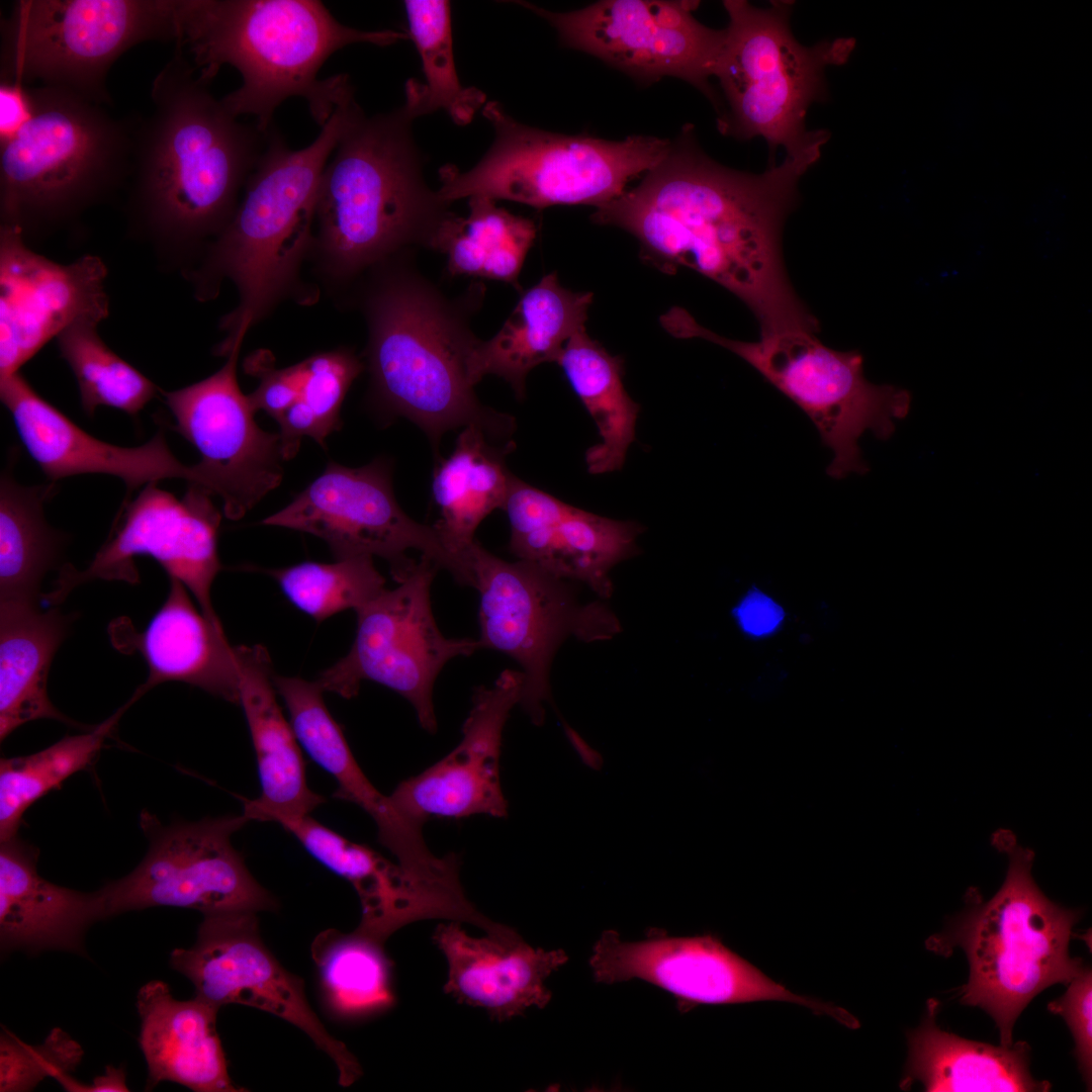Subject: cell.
Wrapping results in <instances>:
<instances>
[{
    "mask_svg": "<svg viewBox=\"0 0 1092 1092\" xmlns=\"http://www.w3.org/2000/svg\"><path fill=\"white\" fill-rule=\"evenodd\" d=\"M565 735L581 762L588 768L599 770L603 766L602 754L568 724H564Z\"/></svg>",
    "mask_w": 1092,
    "mask_h": 1092,
    "instance_id": "816d5d0a",
    "label": "cell"
},
{
    "mask_svg": "<svg viewBox=\"0 0 1092 1092\" xmlns=\"http://www.w3.org/2000/svg\"><path fill=\"white\" fill-rule=\"evenodd\" d=\"M828 139L754 174L708 157L686 125L641 182L598 207L592 219L631 234L643 260L660 271L688 267L733 293L756 317L760 336L817 333V318L788 277L782 234L799 182Z\"/></svg>",
    "mask_w": 1092,
    "mask_h": 1092,
    "instance_id": "6da1fadb",
    "label": "cell"
},
{
    "mask_svg": "<svg viewBox=\"0 0 1092 1092\" xmlns=\"http://www.w3.org/2000/svg\"><path fill=\"white\" fill-rule=\"evenodd\" d=\"M0 81L112 104L111 66L132 47L178 38L177 0H18L0 26Z\"/></svg>",
    "mask_w": 1092,
    "mask_h": 1092,
    "instance_id": "7c38bea8",
    "label": "cell"
},
{
    "mask_svg": "<svg viewBox=\"0 0 1092 1092\" xmlns=\"http://www.w3.org/2000/svg\"><path fill=\"white\" fill-rule=\"evenodd\" d=\"M512 446H493L480 427L469 425L458 436L452 454L434 471L432 494L440 511L434 528L447 549L469 569L468 553L476 541V529L491 512L504 509L514 476L505 461Z\"/></svg>",
    "mask_w": 1092,
    "mask_h": 1092,
    "instance_id": "d590c367",
    "label": "cell"
},
{
    "mask_svg": "<svg viewBox=\"0 0 1092 1092\" xmlns=\"http://www.w3.org/2000/svg\"><path fill=\"white\" fill-rule=\"evenodd\" d=\"M274 685L299 744L335 780L333 797L358 805L374 820L379 842L412 878L442 891L459 889L458 855H435L424 839L423 825L403 816L390 797L372 785L328 710L318 682L274 675Z\"/></svg>",
    "mask_w": 1092,
    "mask_h": 1092,
    "instance_id": "603a6c76",
    "label": "cell"
},
{
    "mask_svg": "<svg viewBox=\"0 0 1092 1092\" xmlns=\"http://www.w3.org/2000/svg\"><path fill=\"white\" fill-rule=\"evenodd\" d=\"M298 399L276 421L284 460L298 452L303 437L324 446L340 428V410L363 364L346 349L314 354L298 363Z\"/></svg>",
    "mask_w": 1092,
    "mask_h": 1092,
    "instance_id": "ee69618b",
    "label": "cell"
},
{
    "mask_svg": "<svg viewBox=\"0 0 1092 1092\" xmlns=\"http://www.w3.org/2000/svg\"><path fill=\"white\" fill-rule=\"evenodd\" d=\"M30 114L29 87L0 81V144L11 139Z\"/></svg>",
    "mask_w": 1092,
    "mask_h": 1092,
    "instance_id": "f907efd6",
    "label": "cell"
},
{
    "mask_svg": "<svg viewBox=\"0 0 1092 1092\" xmlns=\"http://www.w3.org/2000/svg\"><path fill=\"white\" fill-rule=\"evenodd\" d=\"M996 838L1008 855L1002 886L988 901L974 899L942 932L928 938L926 947L946 957L954 947L963 949L969 978L960 988V1002L986 1011L999 1030L1000 1044L1010 1046L1014 1024L1029 1002L1052 985H1068L1085 966L1069 950L1081 912L1040 891L1031 875L1030 849L1007 832Z\"/></svg>",
    "mask_w": 1092,
    "mask_h": 1092,
    "instance_id": "ba28073f",
    "label": "cell"
},
{
    "mask_svg": "<svg viewBox=\"0 0 1092 1092\" xmlns=\"http://www.w3.org/2000/svg\"><path fill=\"white\" fill-rule=\"evenodd\" d=\"M98 326L77 323L56 338L76 378L82 407L88 416L100 405L136 416L160 388L103 342Z\"/></svg>",
    "mask_w": 1092,
    "mask_h": 1092,
    "instance_id": "7bdbcfd3",
    "label": "cell"
},
{
    "mask_svg": "<svg viewBox=\"0 0 1092 1092\" xmlns=\"http://www.w3.org/2000/svg\"><path fill=\"white\" fill-rule=\"evenodd\" d=\"M415 119L404 104L373 116L359 106L330 157L317 188L312 250L331 282L349 281L407 246L430 248L450 213L424 180Z\"/></svg>",
    "mask_w": 1092,
    "mask_h": 1092,
    "instance_id": "5b68a950",
    "label": "cell"
},
{
    "mask_svg": "<svg viewBox=\"0 0 1092 1092\" xmlns=\"http://www.w3.org/2000/svg\"><path fill=\"white\" fill-rule=\"evenodd\" d=\"M1066 993L1048 1005L1050 1012L1063 1017L1075 1041L1074 1055L1087 1090L1092 1080V973L1083 970L1067 985Z\"/></svg>",
    "mask_w": 1092,
    "mask_h": 1092,
    "instance_id": "7dc6e473",
    "label": "cell"
},
{
    "mask_svg": "<svg viewBox=\"0 0 1092 1092\" xmlns=\"http://www.w3.org/2000/svg\"><path fill=\"white\" fill-rule=\"evenodd\" d=\"M262 361L254 359L251 369L259 376L260 383L248 397L256 413L263 411L277 420L298 399V365L276 369L273 365L267 367Z\"/></svg>",
    "mask_w": 1092,
    "mask_h": 1092,
    "instance_id": "c3c4849f",
    "label": "cell"
},
{
    "mask_svg": "<svg viewBox=\"0 0 1092 1092\" xmlns=\"http://www.w3.org/2000/svg\"><path fill=\"white\" fill-rule=\"evenodd\" d=\"M0 398L31 458L52 481L86 473L119 477L127 493L152 482L182 478L200 485L195 465L170 450L162 431L138 447L103 442L75 425L16 372L0 378Z\"/></svg>",
    "mask_w": 1092,
    "mask_h": 1092,
    "instance_id": "484cf974",
    "label": "cell"
},
{
    "mask_svg": "<svg viewBox=\"0 0 1092 1092\" xmlns=\"http://www.w3.org/2000/svg\"><path fill=\"white\" fill-rule=\"evenodd\" d=\"M461 311L420 276L394 271L368 293L367 357L379 397L433 440L469 425L508 438L515 421L481 404L468 379L477 338Z\"/></svg>",
    "mask_w": 1092,
    "mask_h": 1092,
    "instance_id": "52a82bcc",
    "label": "cell"
},
{
    "mask_svg": "<svg viewBox=\"0 0 1092 1092\" xmlns=\"http://www.w3.org/2000/svg\"><path fill=\"white\" fill-rule=\"evenodd\" d=\"M249 820L225 815L163 825L144 813L149 850L125 877L98 890L104 919L153 907H179L203 915L274 911L277 900L248 870L233 835Z\"/></svg>",
    "mask_w": 1092,
    "mask_h": 1092,
    "instance_id": "9a60e30c",
    "label": "cell"
},
{
    "mask_svg": "<svg viewBox=\"0 0 1092 1092\" xmlns=\"http://www.w3.org/2000/svg\"><path fill=\"white\" fill-rule=\"evenodd\" d=\"M31 114L0 144V225L36 242L125 188L136 119L66 89L29 87Z\"/></svg>",
    "mask_w": 1092,
    "mask_h": 1092,
    "instance_id": "8992f818",
    "label": "cell"
},
{
    "mask_svg": "<svg viewBox=\"0 0 1092 1092\" xmlns=\"http://www.w3.org/2000/svg\"><path fill=\"white\" fill-rule=\"evenodd\" d=\"M411 38L420 58L426 83L410 80L404 105L417 118L445 110L459 125L468 124L483 108L485 95L460 83L454 62L451 9L448 1L406 0L403 2Z\"/></svg>",
    "mask_w": 1092,
    "mask_h": 1092,
    "instance_id": "60d3db41",
    "label": "cell"
},
{
    "mask_svg": "<svg viewBox=\"0 0 1092 1092\" xmlns=\"http://www.w3.org/2000/svg\"><path fill=\"white\" fill-rule=\"evenodd\" d=\"M140 1046L148 1067L146 1090L174 1082L195 1092H242L229 1075L216 1029L218 1009L194 997L178 1000L160 980L136 995Z\"/></svg>",
    "mask_w": 1092,
    "mask_h": 1092,
    "instance_id": "4dcf8cb0",
    "label": "cell"
},
{
    "mask_svg": "<svg viewBox=\"0 0 1092 1092\" xmlns=\"http://www.w3.org/2000/svg\"><path fill=\"white\" fill-rule=\"evenodd\" d=\"M732 613L741 629L755 637L774 632L785 617L783 608L754 586Z\"/></svg>",
    "mask_w": 1092,
    "mask_h": 1092,
    "instance_id": "681fc988",
    "label": "cell"
},
{
    "mask_svg": "<svg viewBox=\"0 0 1092 1092\" xmlns=\"http://www.w3.org/2000/svg\"><path fill=\"white\" fill-rule=\"evenodd\" d=\"M474 585L480 595L482 648L514 658L524 684L520 705L536 725L551 700L550 668L560 645L572 636L583 642L612 639L622 628L615 613L595 601L580 603L575 589L538 566L509 562L477 541L469 550Z\"/></svg>",
    "mask_w": 1092,
    "mask_h": 1092,
    "instance_id": "4fadbf2b",
    "label": "cell"
},
{
    "mask_svg": "<svg viewBox=\"0 0 1092 1092\" xmlns=\"http://www.w3.org/2000/svg\"><path fill=\"white\" fill-rule=\"evenodd\" d=\"M266 571L297 609L317 622L344 610L357 612L385 584L369 556L336 559L332 563L305 561Z\"/></svg>",
    "mask_w": 1092,
    "mask_h": 1092,
    "instance_id": "f6af8a7d",
    "label": "cell"
},
{
    "mask_svg": "<svg viewBox=\"0 0 1092 1092\" xmlns=\"http://www.w3.org/2000/svg\"><path fill=\"white\" fill-rule=\"evenodd\" d=\"M211 495L191 483L181 499L156 482L145 485L132 500L124 503L108 539L87 568L65 566L48 600L60 603L74 587L92 579L135 582L133 559L147 555L192 594L212 624L221 626L210 597L221 569L217 554L221 516Z\"/></svg>",
    "mask_w": 1092,
    "mask_h": 1092,
    "instance_id": "d6986e66",
    "label": "cell"
},
{
    "mask_svg": "<svg viewBox=\"0 0 1092 1092\" xmlns=\"http://www.w3.org/2000/svg\"><path fill=\"white\" fill-rule=\"evenodd\" d=\"M511 526L510 551L547 573L586 583L609 598L611 569L637 552L643 528L572 507L513 476L503 509Z\"/></svg>",
    "mask_w": 1092,
    "mask_h": 1092,
    "instance_id": "d4e9b609",
    "label": "cell"
},
{
    "mask_svg": "<svg viewBox=\"0 0 1092 1092\" xmlns=\"http://www.w3.org/2000/svg\"><path fill=\"white\" fill-rule=\"evenodd\" d=\"M482 114L494 130L483 158L465 172L453 165L440 170L437 193L449 204L485 196L539 209L560 204L598 208L655 167L670 146L650 135L607 141L545 131L520 123L495 101L486 102Z\"/></svg>",
    "mask_w": 1092,
    "mask_h": 1092,
    "instance_id": "8fae6325",
    "label": "cell"
},
{
    "mask_svg": "<svg viewBox=\"0 0 1092 1092\" xmlns=\"http://www.w3.org/2000/svg\"><path fill=\"white\" fill-rule=\"evenodd\" d=\"M523 684L522 671L506 669L492 686L475 690L459 744L389 795L403 816L424 825L432 817L508 815L499 776L503 731L520 703Z\"/></svg>",
    "mask_w": 1092,
    "mask_h": 1092,
    "instance_id": "cb8c5ba5",
    "label": "cell"
},
{
    "mask_svg": "<svg viewBox=\"0 0 1092 1092\" xmlns=\"http://www.w3.org/2000/svg\"><path fill=\"white\" fill-rule=\"evenodd\" d=\"M177 24L175 44L201 79L211 83L223 65L240 73L242 85L220 100L234 116L255 117L263 132L291 97L304 99L323 127L354 94L347 75L318 78L326 61L353 43L387 47L408 36L344 25L316 0H177Z\"/></svg>",
    "mask_w": 1092,
    "mask_h": 1092,
    "instance_id": "3957f363",
    "label": "cell"
},
{
    "mask_svg": "<svg viewBox=\"0 0 1092 1092\" xmlns=\"http://www.w3.org/2000/svg\"><path fill=\"white\" fill-rule=\"evenodd\" d=\"M793 5L723 1L729 22L714 76L728 109L719 115L718 128L741 141L763 138L769 165L779 147L790 155L828 134L807 130L806 114L812 103L827 98L826 68L847 62L855 48L853 37L801 44L790 26Z\"/></svg>",
    "mask_w": 1092,
    "mask_h": 1092,
    "instance_id": "9c48e42d",
    "label": "cell"
},
{
    "mask_svg": "<svg viewBox=\"0 0 1092 1092\" xmlns=\"http://www.w3.org/2000/svg\"><path fill=\"white\" fill-rule=\"evenodd\" d=\"M359 104L352 95L338 105L316 139L294 150L272 127L231 221L191 269L184 272L194 296H217L222 282L239 302L220 321L230 345L294 295L304 257L312 250L314 207L323 171Z\"/></svg>",
    "mask_w": 1092,
    "mask_h": 1092,
    "instance_id": "277c9868",
    "label": "cell"
},
{
    "mask_svg": "<svg viewBox=\"0 0 1092 1092\" xmlns=\"http://www.w3.org/2000/svg\"><path fill=\"white\" fill-rule=\"evenodd\" d=\"M81 1045L61 1028L53 1029L40 1045H28L8 1030L1 1032L0 1091H31L47 1077L55 1080L74 1072L83 1058Z\"/></svg>",
    "mask_w": 1092,
    "mask_h": 1092,
    "instance_id": "bcb514c9",
    "label": "cell"
},
{
    "mask_svg": "<svg viewBox=\"0 0 1092 1092\" xmlns=\"http://www.w3.org/2000/svg\"><path fill=\"white\" fill-rule=\"evenodd\" d=\"M168 596L148 626L134 638L149 668L140 697L165 681L197 687L212 696L239 704L240 667L222 626L199 613L188 589L170 578Z\"/></svg>",
    "mask_w": 1092,
    "mask_h": 1092,
    "instance_id": "d6a6232c",
    "label": "cell"
},
{
    "mask_svg": "<svg viewBox=\"0 0 1092 1092\" xmlns=\"http://www.w3.org/2000/svg\"><path fill=\"white\" fill-rule=\"evenodd\" d=\"M0 842L1 950L84 954L88 928L104 919L99 892L84 893L42 878L36 851L18 835Z\"/></svg>",
    "mask_w": 1092,
    "mask_h": 1092,
    "instance_id": "f546056e",
    "label": "cell"
},
{
    "mask_svg": "<svg viewBox=\"0 0 1092 1092\" xmlns=\"http://www.w3.org/2000/svg\"><path fill=\"white\" fill-rule=\"evenodd\" d=\"M653 932L643 940L627 941L616 930H605L589 959L595 980L607 985L645 981L672 994L681 1013L701 1004L757 1001L797 1003L832 1018L840 1013L832 1003L792 993L717 935L676 937Z\"/></svg>",
    "mask_w": 1092,
    "mask_h": 1092,
    "instance_id": "44dd1931",
    "label": "cell"
},
{
    "mask_svg": "<svg viewBox=\"0 0 1092 1092\" xmlns=\"http://www.w3.org/2000/svg\"><path fill=\"white\" fill-rule=\"evenodd\" d=\"M244 338L224 365L191 385L160 393L176 420L175 430L199 452L195 465L201 486L223 500L229 519L238 520L276 488L283 477L280 437L261 429L248 395L237 380Z\"/></svg>",
    "mask_w": 1092,
    "mask_h": 1092,
    "instance_id": "ffe728a7",
    "label": "cell"
},
{
    "mask_svg": "<svg viewBox=\"0 0 1092 1092\" xmlns=\"http://www.w3.org/2000/svg\"><path fill=\"white\" fill-rule=\"evenodd\" d=\"M68 630L58 610L37 603L0 602V740L37 719L71 722L49 699L47 682ZM74 724V723H73Z\"/></svg>",
    "mask_w": 1092,
    "mask_h": 1092,
    "instance_id": "e575fe53",
    "label": "cell"
},
{
    "mask_svg": "<svg viewBox=\"0 0 1092 1092\" xmlns=\"http://www.w3.org/2000/svg\"><path fill=\"white\" fill-rule=\"evenodd\" d=\"M592 292L563 287L555 272L528 289L489 340L476 339L467 358L472 386L493 374L509 382L519 398L536 366L556 362L567 341L585 329Z\"/></svg>",
    "mask_w": 1092,
    "mask_h": 1092,
    "instance_id": "1f68e13d",
    "label": "cell"
},
{
    "mask_svg": "<svg viewBox=\"0 0 1092 1092\" xmlns=\"http://www.w3.org/2000/svg\"><path fill=\"white\" fill-rule=\"evenodd\" d=\"M123 709L85 733L67 736L32 754L0 761V841L18 835L22 817L38 799L86 768Z\"/></svg>",
    "mask_w": 1092,
    "mask_h": 1092,
    "instance_id": "b9f144b4",
    "label": "cell"
},
{
    "mask_svg": "<svg viewBox=\"0 0 1092 1092\" xmlns=\"http://www.w3.org/2000/svg\"><path fill=\"white\" fill-rule=\"evenodd\" d=\"M170 965L191 981L195 997L217 1009L246 1005L299 1028L332 1059L340 1085L348 1087L361 1077L356 1057L310 1007L302 979L287 971L263 942L256 912L203 915L195 943L173 949Z\"/></svg>",
    "mask_w": 1092,
    "mask_h": 1092,
    "instance_id": "ac0fdd59",
    "label": "cell"
},
{
    "mask_svg": "<svg viewBox=\"0 0 1092 1092\" xmlns=\"http://www.w3.org/2000/svg\"><path fill=\"white\" fill-rule=\"evenodd\" d=\"M327 869L348 881L359 896L357 930L385 942L397 929L423 919L445 918L478 927L487 923L466 898L454 897L412 878L397 862L351 841L310 815L277 821Z\"/></svg>",
    "mask_w": 1092,
    "mask_h": 1092,
    "instance_id": "4316f807",
    "label": "cell"
},
{
    "mask_svg": "<svg viewBox=\"0 0 1092 1092\" xmlns=\"http://www.w3.org/2000/svg\"><path fill=\"white\" fill-rule=\"evenodd\" d=\"M439 567L422 555L392 589H383L359 609L357 633L349 652L324 670V692L350 699L361 682L380 684L407 700L421 727L434 734L437 718L433 688L445 664L482 648L479 639L447 638L431 605V585Z\"/></svg>",
    "mask_w": 1092,
    "mask_h": 1092,
    "instance_id": "5bb4252c",
    "label": "cell"
},
{
    "mask_svg": "<svg viewBox=\"0 0 1092 1092\" xmlns=\"http://www.w3.org/2000/svg\"><path fill=\"white\" fill-rule=\"evenodd\" d=\"M55 482L24 486L5 471L0 482V602L37 603L42 577L58 558L61 536L47 523Z\"/></svg>",
    "mask_w": 1092,
    "mask_h": 1092,
    "instance_id": "f35d334b",
    "label": "cell"
},
{
    "mask_svg": "<svg viewBox=\"0 0 1092 1092\" xmlns=\"http://www.w3.org/2000/svg\"><path fill=\"white\" fill-rule=\"evenodd\" d=\"M556 363L601 436L600 443L585 453L588 472L604 474L621 469L635 439L640 411L624 387L623 359L609 353L584 329L567 341Z\"/></svg>",
    "mask_w": 1092,
    "mask_h": 1092,
    "instance_id": "8d00e7d4",
    "label": "cell"
},
{
    "mask_svg": "<svg viewBox=\"0 0 1092 1092\" xmlns=\"http://www.w3.org/2000/svg\"><path fill=\"white\" fill-rule=\"evenodd\" d=\"M660 324L675 338H700L733 352L796 403L833 453L826 470L832 478L864 474L869 465L862 458L860 437L870 431L888 440L896 421L910 412L908 390L872 383L864 376L858 351L834 350L815 333L783 331L754 342L732 340L703 327L677 306L663 313Z\"/></svg>",
    "mask_w": 1092,
    "mask_h": 1092,
    "instance_id": "30bf717a",
    "label": "cell"
},
{
    "mask_svg": "<svg viewBox=\"0 0 1092 1092\" xmlns=\"http://www.w3.org/2000/svg\"><path fill=\"white\" fill-rule=\"evenodd\" d=\"M467 216L450 212L430 248L447 257L451 275H466L518 286V277L536 238L535 222L498 207L485 196L468 198Z\"/></svg>",
    "mask_w": 1092,
    "mask_h": 1092,
    "instance_id": "74e56055",
    "label": "cell"
},
{
    "mask_svg": "<svg viewBox=\"0 0 1092 1092\" xmlns=\"http://www.w3.org/2000/svg\"><path fill=\"white\" fill-rule=\"evenodd\" d=\"M322 991L331 1011L344 1018L392 1006L391 962L380 942L355 929H326L311 943Z\"/></svg>",
    "mask_w": 1092,
    "mask_h": 1092,
    "instance_id": "ab89813d",
    "label": "cell"
},
{
    "mask_svg": "<svg viewBox=\"0 0 1092 1092\" xmlns=\"http://www.w3.org/2000/svg\"><path fill=\"white\" fill-rule=\"evenodd\" d=\"M261 523L316 536L336 559L381 557L397 582L417 563L406 552L417 550L458 583L473 586L469 567L447 549L434 526L416 522L399 507L384 461L357 468L331 461L288 506Z\"/></svg>",
    "mask_w": 1092,
    "mask_h": 1092,
    "instance_id": "2e32d148",
    "label": "cell"
},
{
    "mask_svg": "<svg viewBox=\"0 0 1092 1092\" xmlns=\"http://www.w3.org/2000/svg\"><path fill=\"white\" fill-rule=\"evenodd\" d=\"M939 1002L927 1001L920 1025L907 1033L908 1060L900 1088L914 1082L925 1091L1046 1092L1051 1084L1030 1072L1031 1048L1026 1041L1010 1046L963 1038L936 1023Z\"/></svg>",
    "mask_w": 1092,
    "mask_h": 1092,
    "instance_id": "836d02e7",
    "label": "cell"
},
{
    "mask_svg": "<svg viewBox=\"0 0 1092 1092\" xmlns=\"http://www.w3.org/2000/svg\"><path fill=\"white\" fill-rule=\"evenodd\" d=\"M240 698L253 741L261 794L247 800L243 814L251 821L277 822L310 815L325 798L309 789L299 742L278 704L272 662L261 645L236 647Z\"/></svg>",
    "mask_w": 1092,
    "mask_h": 1092,
    "instance_id": "f1b7e54d",
    "label": "cell"
},
{
    "mask_svg": "<svg viewBox=\"0 0 1092 1092\" xmlns=\"http://www.w3.org/2000/svg\"><path fill=\"white\" fill-rule=\"evenodd\" d=\"M107 268L93 255L57 263L0 225V378L19 372L70 326L109 315Z\"/></svg>",
    "mask_w": 1092,
    "mask_h": 1092,
    "instance_id": "7402d4cb",
    "label": "cell"
},
{
    "mask_svg": "<svg viewBox=\"0 0 1092 1092\" xmlns=\"http://www.w3.org/2000/svg\"><path fill=\"white\" fill-rule=\"evenodd\" d=\"M546 19L567 48L592 55L644 82L681 79L717 108L711 87L725 40V29L698 21L699 1L603 0L569 12H553L518 2Z\"/></svg>",
    "mask_w": 1092,
    "mask_h": 1092,
    "instance_id": "e0dca14e",
    "label": "cell"
},
{
    "mask_svg": "<svg viewBox=\"0 0 1092 1092\" xmlns=\"http://www.w3.org/2000/svg\"><path fill=\"white\" fill-rule=\"evenodd\" d=\"M209 85L176 46L153 81V111L133 133L126 231L183 273L231 221L269 131L240 122Z\"/></svg>",
    "mask_w": 1092,
    "mask_h": 1092,
    "instance_id": "7a4b0ae2",
    "label": "cell"
},
{
    "mask_svg": "<svg viewBox=\"0 0 1092 1092\" xmlns=\"http://www.w3.org/2000/svg\"><path fill=\"white\" fill-rule=\"evenodd\" d=\"M432 938L448 963L444 992L498 1021L544 1008L551 1000L545 980L568 961L564 950L535 948L517 932L471 937L458 921L439 924Z\"/></svg>",
    "mask_w": 1092,
    "mask_h": 1092,
    "instance_id": "83f0119b",
    "label": "cell"
}]
</instances>
